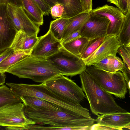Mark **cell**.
Returning <instances> with one entry per match:
<instances>
[{
	"label": "cell",
	"mask_w": 130,
	"mask_h": 130,
	"mask_svg": "<svg viewBox=\"0 0 130 130\" xmlns=\"http://www.w3.org/2000/svg\"><path fill=\"white\" fill-rule=\"evenodd\" d=\"M45 83L53 92L71 101L80 103L86 98L82 88L64 75L59 76Z\"/></svg>",
	"instance_id": "cell-7"
},
{
	"label": "cell",
	"mask_w": 130,
	"mask_h": 130,
	"mask_svg": "<svg viewBox=\"0 0 130 130\" xmlns=\"http://www.w3.org/2000/svg\"><path fill=\"white\" fill-rule=\"evenodd\" d=\"M117 53L122 57L124 64L130 69V46L120 45Z\"/></svg>",
	"instance_id": "cell-27"
},
{
	"label": "cell",
	"mask_w": 130,
	"mask_h": 130,
	"mask_svg": "<svg viewBox=\"0 0 130 130\" xmlns=\"http://www.w3.org/2000/svg\"><path fill=\"white\" fill-rule=\"evenodd\" d=\"M31 50H17L14 51L0 63V72L5 73L12 66L30 56Z\"/></svg>",
	"instance_id": "cell-20"
},
{
	"label": "cell",
	"mask_w": 130,
	"mask_h": 130,
	"mask_svg": "<svg viewBox=\"0 0 130 130\" xmlns=\"http://www.w3.org/2000/svg\"><path fill=\"white\" fill-rule=\"evenodd\" d=\"M6 72L41 83H45L62 75L46 58L30 56L12 66Z\"/></svg>",
	"instance_id": "cell-4"
},
{
	"label": "cell",
	"mask_w": 130,
	"mask_h": 130,
	"mask_svg": "<svg viewBox=\"0 0 130 130\" xmlns=\"http://www.w3.org/2000/svg\"><path fill=\"white\" fill-rule=\"evenodd\" d=\"M13 93L20 97L32 96L37 97L58 106L66 112L89 117V110L83 107L80 103L74 102L57 94L49 89L45 83L39 84H28L7 83Z\"/></svg>",
	"instance_id": "cell-2"
},
{
	"label": "cell",
	"mask_w": 130,
	"mask_h": 130,
	"mask_svg": "<svg viewBox=\"0 0 130 130\" xmlns=\"http://www.w3.org/2000/svg\"><path fill=\"white\" fill-rule=\"evenodd\" d=\"M62 46L61 41L56 39L49 30L45 34L38 37L30 56L46 58L57 52Z\"/></svg>",
	"instance_id": "cell-11"
},
{
	"label": "cell",
	"mask_w": 130,
	"mask_h": 130,
	"mask_svg": "<svg viewBox=\"0 0 130 130\" xmlns=\"http://www.w3.org/2000/svg\"><path fill=\"white\" fill-rule=\"evenodd\" d=\"M14 51L10 48H8L0 53V63L6 58L14 52Z\"/></svg>",
	"instance_id": "cell-37"
},
{
	"label": "cell",
	"mask_w": 130,
	"mask_h": 130,
	"mask_svg": "<svg viewBox=\"0 0 130 130\" xmlns=\"http://www.w3.org/2000/svg\"><path fill=\"white\" fill-rule=\"evenodd\" d=\"M24 105L20 102L11 104L0 109V126H21L26 123L35 124L24 112Z\"/></svg>",
	"instance_id": "cell-8"
},
{
	"label": "cell",
	"mask_w": 130,
	"mask_h": 130,
	"mask_svg": "<svg viewBox=\"0 0 130 130\" xmlns=\"http://www.w3.org/2000/svg\"><path fill=\"white\" fill-rule=\"evenodd\" d=\"M80 1L84 11L90 12L92 10V0Z\"/></svg>",
	"instance_id": "cell-34"
},
{
	"label": "cell",
	"mask_w": 130,
	"mask_h": 130,
	"mask_svg": "<svg viewBox=\"0 0 130 130\" xmlns=\"http://www.w3.org/2000/svg\"><path fill=\"white\" fill-rule=\"evenodd\" d=\"M89 40L81 37L62 44L67 50L80 58Z\"/></svg>",
	"instance_id": "cell-22"
},
{
	"label": "cell",
	"mask_w": 130,
	"mask_h": 130,
	"mask_svg": "<svg viewBox=\"0 0 130 130\" xmlns=\"http://www.w3.org/2000/svg\"><path fill=\"white\" fill-rule=\"evenodd\" d=\"M20 98L25 106L34 109L48 110H61L57 105L37 97L23 96Z\"/></svg>",
	"instance_id": "cell-18"
},
{
	"label": "cell",
	"mask_w": 130,
	"mask_h": 130,
	"mask_svg": "<svg viewBox=\"0 0 130 130\" xmlns=\"http://www.w3.org/2000/svg\"><path fill=\"white\" fill-rule=\"evenodd\" d=\"M38 5L44 15H48L51 8L44 0H34Z\"/></svg>",
	"instance_id": "cell-31"
},
{
	"label": "cell",
	"mask_w": 130,
	"mask_h": 130,
	"mask_svg": "<svg viewBox=\"0 0 130 130\" xmlns=\"http://www.w3.org/2000/svg\"><path fill=\"white\" fill-rule=\"evenodd\" d=\"M38 39L37 36H29L23 30H20L16 34L10 48L14 51L17 50H26L31 49Z\"/></svg>",
	"instance_id": "cell-16"
},
{
	"label": "cell",
	"mask_w": 130,
	"mask_h": 130,
	"mask_svg": "<svg viewBox=\"0 0 130 130\" xmlns=\"http://www.w3.org/2000/svg\"><path fill=\"white\" fill-rule=\"evenodd\" d=\"M117 36L121 45L130 46V9L125 14L121 29Z\"/></svg>",
	"instance_id": "cell-25"
},
{
	"label": "cell",
	"mask_w": 130,
	"mask_h": 130,
	"mask_svg": "<svg viewBox=\"0 0 130 130\" xmlns=\"http://www.w3.org/2000/svg\"><path fill=\"white\" fill-rule=\"evenodd\" d=\"M21 102L20 97L14 94L5 85L0 86V109L12 104Z\"/></svg>",
	"instance_id": "cell-23"
},
{
	"label": "cell",
	"mask_w": 130,
	"mask_h": 130,
	"mask_svg": "<svg viewBox=\"0 0 130 130\" xmlns=\"http://www.w3.org/2000/svg\"><path fill=\"white\" fill-rule=\"evenodd\" d=\"M112 56H107L102 60L93 63L92 65L100 69L110 72V66Z\"/></svg>",
	"instance_id": "cell-28"
},
{
	"label": "cell",
	"mask_w": 130,
	"mask_h": 130,
	"mask_svg": "<svg viewBox=\"0 0 130 130\" xmlns=\"http://www.w3.org/2000/svg\"><path fill=\"white\" fill-rule=\"evenodd\" d=\"M85 71L103 89L117 98H125L127 87L122 72L106 71L93 65L87 66Z\"/></svg>",
	"instance_id": "cell-5"
},
{
	"label": "cell",
	"mask_w": 130,
	"mask_h": 130,
	"mask_svg": "<svg viewBox=\"0 0 130 130\" xmlns=\"http://www.w3.org/2000/svg\"><path fill=\"white\" fill-rule=\"evenodd\" d=\"M96 121L117 130H122L124 128L130 129V113L127 112L100 115L98 116Z\"/></svg>",
	"instance_id": "cell-15"
},
{
	"label": "cell",
	"mask_w": 130,
	"mask_h": 130,
	"mask_svg": "<svg viewBox=\"0 0 130 130\" xmlns=\"http://www.w3.org/2000/svg\"><path fill=\"white\" fill-rule=\"evenodd\" d=\"M90 13L105 17L110 21L107 35H118L124 21L125 14L118 8L106 4L92 9Z\"/></svg>",
	"instance_id": "cell-12"
},
{
	"label": "cell",
	"mask_w": 130,
	"mask_h": 130,
	"mask_svg": "<svg viewBox=\"0 0 130 130\" xmlns=\"http://www.w3.org/2000/svg\"><path fill=\"white\" fill-rule=\"evenodd\" d=\"M18 31L8 16L7 4H0V52L10 47Z\"/></svg>",
	"instance_id": "cell-14"
},
{
	"label": "cell",
	"mask_w": 130,
	"mask_h": 130,
	"mask_svg": "<svg viewBox=\"0 0 130 130\" xmlns=\"http://www.w3.org/2000/svg\"><path fill=\"white\" fill-rule=\"evenodd\" d=\"M105 37L97 38L89 40L80 58L82 59H84L91 55L102 43Z\"/></svg>",
	"instance_id": "cell-26"
},
{
	"label": "cell",
	"mask_w": 130,
	"mask_h": 130,
	"mask_svg": "<svg viewBox=\"0 0 130 130\" xmlns=\"http://www.w3.org/2000/svg\"><path fill=\"white\" fill-rule=\"evenodd\" d=\"M120 45L117 35H107L93 53L86 58L82 59L87 66L91 65L107 56H116Z\"/></svg>",
	"instance_id": "cell-13"
},
{
	"label": "cell",
	"mask_w": 130,
	"mask_h": 130,
	"mask_svg": "<svg viewBox=\"0 0 130 130\" xmlns=\"http://www.w3.org/2000/svg\"><path fill=\"white\" fill-rule=\"evenodd\" d=\"M11 4L18 7H23L22 0H0V4Z\"/></svg>",
	"instance_id": "cell-36"
},
{
	"label": "cell",
	"mask_w": 130,
	"mask_h": 130,
	"mask_svg": "<svg viewBox=\"0 0 130 130\" xmlns=\"http://www.w3.org/2000/svg\"><path fill=\"white\" fill-rule=\"evenodd\" d=\"M124 64L121 59L119 57L112 56L111 62L110 72H122Z\"/></svg>",
	"instance_id": "cell-29"
},
{
	"label": "cell",
	"mask_w": 130,
	"mask_h": 130,
	"mask_svg": "<svg viewBox=\"0 0 130 130\" xmlns=\"http://www.w3.org/2000/svg\"><path fill=\"white\" fill-rule=\"evenodd\" d=\"M64 7L62 17L69 18L84 11L80 0H57Z\"/></svg>",
	"instance_id": "cell-21"
},
{
	"label": "cell",
	"mask_w": 130,
	"mask_h": 130,
	"mask_svg": "<svg viewBox=\"0 0 130 130\" xmlns=\"http://www.w3.org/2000/svg\"><path fill=\"white\" fill-rule=\"evenodd\" d=\"M90 12V17L79 30L81 36L90 40L107 36L109 20L105 17Z\"/></svg>",
	"instance_id": "cell-10"
},
{
	"label": "cell",
	"mask_w": 130,
	"mask_h": 130,
	"mask_svg": "<svg viewBox=\"0 0 130 130\" xmlns=\"http://www.w3.org/2000/svg\"><path fill=\"white\" fill-rule=\"evenodd\" d=\"M51 8L57 3V0H44Z\"/></svg>",
	"instance_id": "cell-39"
},
{
	"label": "cell",
	"mask_w": 130,
	"mask_h": 130,
	"mask_svg": "<svg viewBox=\"0 0 130 130\" xmlns=\"http://www.w3.org/2000/svg\"><path fill=\"white\" fill-rule=\"evenodd\" d=\"M69 18L61 17L51 22L49 30L57 39L61 40L69 22Z\"/></svg>",
	"instance_id": "cell-24"
},
{
	"label": "cell",
	"mask_w": 130,
	"mask_h": 130,
	"mask_svg": "<svg viewBox=\"0 0 130 130\" xmlns=\"http://www.w3.org/2000/svg\"><path fill=\"white\" fill-rule=\"evenodd\" d=\"M90 130H117L116 128L98 123L93 124L90 127Z\"/></svg>",
	"instance_id": "cell-35"
},
{
	"label": "cell",
	"mask_w": 130,
	"mask_h": 130,
	"mask_svg": "<svg viewBox=\"0 0 130 130\" xmlns=\"http://www.w3.org/2000/svg\"><path fill=\"white\" fill-rule=\"evenodd\" d=\"M64 10L63 5L57 3L51 8L50 13L52 18L56 19L62 17Z\"/></svg>",
	"instance_id": "cell-30"
},
{
	"label": "cell",
	"mask_w": 130,
	"mask_h": 130,
	"mask_svg": "<svg viewBox=\"0 0 130 130\" xmlns=\"http://www.w3.org/2000/svg\"><path fill=\"white\" fill-rule=\"evenodd\" d=\"M81 37L79 30L74 32L68 35L61 40L62 44Z\"/></svg>",
	"instance_id": "cell-32"
},
{
	"label": "cell",
	"mask_w": 130,
	"mask_h": 130,
	"mask_svg": "<svg viewBox=\"0 0 130 130\" xmlns=\"http://www.w3.org/2000/svg\"><path fill=\"white\" fill-rule=\"evenodd\" d=\"M23 8L26 14L34 23L40 26L43 23L44 13L34 0H22Z\"/></svg>",
	"instance_id": "cell-17"
},
{
	"label": "cell",
	"mask_w": 130,
	"mask_h": 130,
	"mask_svg": "<svg viewBox=\"0 0 130 130\" xmlns=\"http://www.w3.org/2000/svg\"><path fill=\"white\" fill-rule=\"evenodd\" d=\"M110 3H112L116 5L118 8L119 7L118 0H106Z\"/></svg>",
	"instance_id": "cell-40"
},
{
	"label": "cell",
	"mask_w": 130,
	"mask_h": 130,
	"mask_svg": "<svg viewBox=\"0 0 130 130\" xmlns=\"http://www.w3.org/2000/svg\"><path fill=\"white\" fill-rule=\"evenodd\" d=\"M24 110L26 116L35 124L49 125L57 130H71L72 127L90 128L96 121V119L92 118L70 113L60 109H36L24 106Z\"/></svg>",
	"instance_id": "cell-1"
},
{
	"label": "cell",
	"mask_w": 130,
	"mask_h": 130,
	"mask_svg": "<svg viewBox=\"0 0 130 130\" xmlns=\"http://www.w3.org/2000/svg\"><path fill=\"white\" fill-rule=\"evenodd\" d=\"M90 12L83 11L69 18L68 24L63 34L62 39L72 33L80 30L90 17Z\"/></svg>",
	"instance_id": "cell-19"
},
{
	"label": "cell",
	"mask_w": 130,
	"mask_h": 130,
	"mask_svg": "<svg viewBox=\"0 0 130 130\" xmlns=\"http://www.w3.org/2000/svg\"><path fill=\"white\" fill-rule=\"evenodd\" d=\"M6 76L4 73L0 72V86L3 85L5 82Z\"/></svg>",
	"instance_id": "cell-38"
},
{
	"label": "cell",
	"mask_w": 130,
	"mask_h": 130,
	"mask_svg": "<svg viewBox=\"0 0 130 130\" xmlns=\"http://www.w3.org/2000/svg\"><path fill=\"white\" fill-rule=\"evenodd\" d=\"M7 10L11 21L18 31L22 30L29 36H37L40 26L29 18L22 7L8 4Z\"/></svg>",
	"instance_id": "cell-9"
},
{
	"label": "cell",
	"mask_w": 130,
	"mask_h": 130,
	"mask_svg": "<svg viewBox=\"0 0 130 130\" xmlns=\"http://www.w3.org/2000/svg\"><path fill=\"white\" fill-rule=\"evenodd\" d=\"M119 8L124 14L130 9V0H118Z\"/></svg>",
	"instance_id": "cell-33"
},
{
	"label": "cell",
	"mask_w": 130,
	"mask_h": 130,
	"mask_svg": "<svg viewBox=\"0 0 130 130\" xmlns=\"http://www.w3.org/2000/svg\"><path fill=\"white\" fill-rule=\"evenodd\" d=\"M46 58L62 75L67 76L80 74L85 70L87 66L82 59L67 50L62 45L57 52Z\"/></svg>",
	"instance_id": "cell-6"
},
{
	"label": "cell",
	"mask_w": 130,
	"mask_h": 130,
	"mask_svg": "<svg viewBox=\"0 0 130 130\" xmlns=\"http://www.w3.org/2000/svg\"><path fill=\"white\" fill-rule=\"evenodd\" d=\"M82 88L90 105L91 111L100 115L127 111L119 106L111 94L101 88L85 71L80 74Z\"/></svg>",
	"instance_id": "cell-3"
}]
</instances>
